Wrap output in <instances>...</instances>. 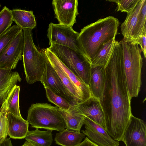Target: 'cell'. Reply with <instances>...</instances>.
Here are the masks:
<instances>
[{
  "label": "cell",
  "instance_id": "cell-1",
  "mask_svg": "<svg viewBox=\"0 0 146 146\" xmlns=\"http://www.w3.org/2000/svg\"><path fill=\"white\" fill-rule=\"evenodd\" d=\"M106 80L100 100L105 114L106 130L117 141H122L125 130L133 115L123 66L122 49L115 42L106 66Z\"/></svg>",
  "mask_w": 146,
  "mask_h": 146
},
{
  "label": "cell",
  "instance_id": "cell-2",
  "mask_svg": "<svg viewBox=\"0 0 146 146\" xmlns=\"http://www.w3.org/2000/svg\"><path fill=\"white\" fill-rule=\"evenodd\" d=\"M119 24L118 19L109 16L81 29L78 39L84 54L90 62L104 43L115 38Z\"/></svg>",
  "mask_w": 146,
  "mask_h": 146
},
{
  "label": "cell",
  "instance_id": "cell-3",
  "mask_svg": "<svg viewBox=\"0 0 146 146\" xmlns=\"http://www.w3.org/2000/svg\"><path fill=\"white\" fill-rule=\"evenodd\" d=\"M24 44L22 58L25 79L27 83L33 84L41 80L48 62L42 50L39 52L34 44L32 30L23 29Z\"/></svg>",
  "mask_w": 146,
  "mask_h": 146
},
{
  "label": "cell",
  "instance_id": "cell-4",
  "mask_svg": "<svg viewBox=\"0 0 146 146\" xmlns=\"http://www.w3.org/2000/svg\"><path fill=\"white\" fill-rule=\"evenodd\" d=\"M119 42L122 49L124 69L129 93L131 98L137 97L141 85V51L138 45L133 44L123 39Z\"/></svg>",
  "mask_w": 146,
  "mask_h": 146
},
{
  "label": "cell",
  "instance_id": "cell-5",
  "mask_svg": "<svg viewBox=\"0 0 146 146\" xmlns=\"http://www.w3.org/2000/svg\"><path fill=\"white\" fill-rule=\"evenodd\" d=\"M58 108L48 103L33 104L29 108L27 120L33 128L61 131L66 124Z\"/></svg>",
  "mask_w": 146,
  "mask_h": 146
},
{
  "label": "cell",
  "instance_id": "cell-6",
  "mask_svg": "<svg viewBox=\"0 0 146 146\" xmlns=\"http://www.w3.org/2000/svg\"><path fill=\"white\" fill-rule=\"evenodd\" d=\"M48 48L66 67L88 86L92 67L83 53L56 44H51Z\"/></svg>",
  "mask_w": 146,
  "mask_h": 146
},
{
  "label": "cell",
  "instance_id": "cell-7",
  "mask_svg": "<svg viewBox=\"0 0 146 146\" xmlns=\"http://www.w3.org/2000/svg\"><path fill=\"white\" fill-rule=\"evenodd\" d=\"M47 31L49 45L66 46L83 54L78 39L79 33L74 31L72 27L50 23Z\"/></svg>",
  "mask_w": 146,
  "mask_h": 146
},
{
  "label": "cell",
  "instance_id": "cell-8",
  "mask_svg": "<svg viewBox=\"0 0 146 146\" xmlns=\"http://www.w3.org/2000/svg\"><path fill=\"white\" fill-rule=\"evenodd\" d=\"M24 44V34L21 29L0 56V68L11 70L16 68L23 59Z\"/></svg>",
  "mask_w": 146,
  "mask_h": 146
},
{
  "label": "cell",
  "instance_id": "cell-9",
  "mask_svg": "<svg viewBox=\"0 0 146 146\" xmlns=\"http://www.w3.org/2000/svg\"><path fill=\"white\" fill-rule=\"evenodd\" d=\"M52 4L59 24L72 27L79 14L77 0H53Z\"/></svg>",
  "mask_w": 146,
  "mask_h": 146
},
{
  "label": "cell",
  "instance_id": "cell-10",
  "mask_svg": "<svg viewBox=\"0 0 146 146\" xmlns=\"http://www.w3.org/2000/svg\"><path fill=\"white\" fill-rule=\"evenodd\" d=\"M122 141L126 146H146V125L133 115L125 130Z\"/></svg>",
  "mask_w": 146,
  "mask_h": 146
},
{
  "label": "cell",
  "instance_id": "cell-11",
  "mask_svg": "<svg viewBox=\"0 0 146 146\" xmlns=\"http://www.w3.org/2000/svg\"><path fill=\"white\" fill-rule=\"evenodd\" d=\"M42 50L49 62L60 70L74 85L81 95L84 102L94 96L89 86L66 67L48 48Z\"/></svg>",
  "mask_w": 146,
  "mask_h": 146
},
{
  "label": "cell",
  "instance_id": "cell-12",
  "mask_svg": "<svg viewBox=\"0 0 146 146\" xmlns=\"http://www.w3.org/2000/svg\"><path fill=\"white\" fill-rule=\"evenodd\" d=\"M84 125L85 129L82 132L98 146H119V141L113 139L105 129L86 117Z\"/></svg>",
  "mask_w": 146,
  "mask_h": 146
},
{
  "label": "cell",
  "instance_id": "cell-13",
  "mask_svg": "<svg viewBox=\"0 0 146 146\" xmlns=\"http://www.w3.org/2000/svg\"><path fill=\"white\" fill-rule=\"evenodd\" d=\"M76 106L86 117L106 129L104 113L100 100L93 96Z\"/></svg>",
  "mask_w": 146,
  "mask_h": 146
},
{
  "label": "cell",
  "instance_id": "cell-14",
  "mask_svg": "<svg viewBox=\"0 0 146 146\" xmlns=\"http://www.w3.org/2000/svg\"><path fill=\"white\" fill-rule=\"evenodd\" d=\"M40 81L44 88H49L56 94L67 100L70 103L63 84L54 68L48 61Z\"/></svg>",
  "mask_w": 146,
  "mask_h": 146
},
{
  "label": "cell",
  "instance_id": "cell-15",
  "mask_svg": "<svg viewBox=\"0 0 146 146\" xmlns=\"http://www.w3.org/2000/svg\"><path fill=\"white\" fill-rule=\"evenodd\" d=\"M106 80L105 66L92 67L88 86L94 97L101 100L105 88Z\"/></svg>",
  "mask_w": 146,
  "mask_h": 146
},
{
  "label": "cell",
  "instance_id": "cell-16",
  "mask_svg": "<svg viewBox=\"0 0 146 146\" xmlns=\"http://www.w3.org/2000/svg\"><path fill=\"white\" fill-rule=\"evenodd\" d=\"M58 110L64 121L66 129L80 132L86 117L78 109L76 105H72L67 110L59 108Z\"/></svg>",
  "mask_w": 146,
  "mask_h": 146
},
{
  "label": "cell",
  "instance_id": "cell-17",
  "mask_svg": "<svg viewBox=\"0 0 146 146\" xmlns=\"http://www.w3.org/2000/svg\"><path fill=\"white\" fill-rule=\"evenodd\" d=\"M144 0H139L134 9L127 13L126 18L120 27L123 39L134 44L135 28L139 12Z\"/></svg>",
  "mask_w": 146,
  "mask_h": 146
},
{
  "label": "cell",
  "instance_id": "cell-18",
  "mask_svg": "<svg viewBox=\"0 0 146 146\" xmlns=\"http://www.w3.org/2000/svg\"><path fill=\"white\" fill-rule=\"evenodd\" d=\"M8 124V135L14 139L25 138L28 133L29 123L23 117H16L8 112L7 115Z\"/></svg>",
  "mask_w": 146,
  "mask_h": 146
},
{
  "label": "cell",
  "instance_id": "cell-19",
  "mask_svg": "<svg viewBox=\"0 0 146 146\" xmlns=\"http://www.w3.org/2000/svg\"><path fill=\"white\" fill-rule=\"evenodd\" d=\"M85 136L82 132L66 129L56 133L54 141L62 146H78Z\"/></svg>",
  "mask_w": 146,
  "mask_h": 146
},
{
  "label": "cell",
  "instance_id": "cell-20",
  "mask_svg": "<svg viewBox=\"0 0 146 146\" xmlns=\"http://www.w3.org/2000/svg\"><path fill=\"white\" fill-rule=\"evenodd\" d=\"M11 13L13 21L20 28L32 30L36 27V24L33 11L14 9L11 10Z\"/></svg>",
  "mask_w": 146,
  "mask_h": 146
},
{
  "label": "cell",
  "instance_id": "cell-21",
  "mask_svg": "<svg viewBox=\"0 0 146 146\" xmlns=\"http://www.w3.org/2000/svg\"><path fill=\"white\" fill-rule=\"evenodd\" d=\"M115 38L104 43L96 55L90 60L92 67L99 66L105 67L111 56L115 40Z\"/></svg>",
  "mask_w": 146,
  "mask_h": 146
},
{
  "label": "cell",
  "instance_id": "cell-22",
  "mask_svg": "<svg viewBox=\"0 0 146 146\" xmlns=\"http://www.w3.org/2000/svg\"><path fill=\"white\" fill-rule=\"evenodd\" d=\"M52 131H42L36 128L29 131L25 138L34 146H50L53 141Z\"/></svg>",
  "mask_w": 146,
  "mask_h": 146
},
{
  "label": "cell",
  "instance_id": "cell-23",
  "mask_svg": "<svg viewBox=\"0 0 146 146\" xmlns=\"http://www.w3.org/2000/svg\"><path fill=\"white\" fill-rule=\"evenodd\" d=\"M21 80L19 73L15 71L11 72L0 81V105L5 102L14 87Z\"/></svg>",
  "mask_w": 146,
  "mask_h": 146
},
{
  "label": "cell",
  "instance_id": "cell-24",
  "mask_svg": "<svg viewBox=\"0 0 146 146\" xmlns=\"http://www.w3.org/2000/svg\"><path fill=\"white\" fill-rule=\"evenodd\" d=\"M146 0L139 12L135 28L134 44L139 45L142 36L146 34Z\"/></svg>",
  "mask_w": 146,
  "mask_h": 146
},
{
  "label": "cell",
  "instance_id": "cell-25",
  "mask_svg": "<svg viewBox=\"0 0 146 146\" xmlns=\"http://www.w3.org/2000/svg\"><path fill=\"white\" fill-rule=\"evenodd\" d=\"M20 86L16 85L9 94L6 101L8 112L18 117L22 118L19 109Z\"/></svg>",
  "mask_w": 146,
  "mask_h": 146
},
{
  "label": "cell",
  "instance_id": "cell-26",
  "mask_svg": "<svg viewBox=\"0 0 146 146\" xmlns=\"http://www.w3.org/2000/svg\"><path fill=\"white\" fill-rule=\"evenodd\" d=\"M21 29L17 25H14L0 36V56Z\"/></svg>",
  "mask_w": 146,
  "mask_h": 146
},
{
  "label": "cell",
  "instance_id": "cell-27",
  "mask_svg": "<svg viewBox=\"0 0 146 146\" xmlns=\"http://www.w3.org/2000/svg\"><path fill=\"white\" fill-rule=\"evenodd\" d=\"M44 88L48 101L55 105L58 108L67 110L72 105L68 101L64 98L56 94L49 88Z\"/></svg>",
  "mask_w": 146,
  "mask_h": 146
},
{
  "label": "cell",
  "instance_id": "cell-28",
  "mask_svg": "<svg viewBox=\"0 0 146 146\" xmlns=\"http://www.w3.org/2000/svg\"><path fill=\"white\" fill-rule=\"evenodd\" d=\"M7 113V103L5 101L0 108V143L3 142L7 138L8 135Z\"/></svg>",
  "mask_w": 146,
  "mask_h": 146
},
{
  "label": "cell",
  "instance_id": "cell-29",
  "mask_svg": "<svg viewBox=\"0 0 146 146\" xmlns=\"http://www.w3.org/2000/svg\"><path fill=\"white\" fill-rule=\"evenodd\" d=\"M13 21L11 10L5 6L0 11V36L11 27Z\"/></svg>",
  "mask_w": 146,
  "mask_h": 146
},
{
  "label": "cell",
  "instance_id": "cell-30",
  "mask_svg": "<svg viewBox=\"0 0 146 146\" xmlns=\"http://www.w3.org/2000/svg\"><path fill=\"white\" fill-rule=\"evenodd\" d=\"M107 1L115 3L117 5V11L129 13L135 7L139 0H111Z\"/></svg>",
  "mask_w": 146,
  "mask_h": 146
},
{
  "label": "cell",
  "instance_id": "cell-31",
  "mask_svg": "<svg viewBox=\"0 0 146 146\" xmlns=\"http://www.w3.org/2000/svg\"><path fill=\"white\" fill-rule=\"evenodd\" d=\"M139 45L140 46L141 52L143 53L145 58L146 57V34L144 35L141 38Z\"/></svg>",
  "mask_w": 146,
  "mask_h": 146
},
{
  "label": "cell",
  "instance_id": "cell-32",
  "mask_svg": "<svg viewBox=\"0 0 146 146\" xmlns=\"http://www.w3.org/2000/svg\"><path fill=\"white\" fill-rule=\"evenodd\" d=\"M11 69L8 68H0V81L12 72Z\"/></svg>",
  "mask_w": 146,
  "mask_h": 146
},
{
  "label": "cell",
  "instance_id": "cell-33",
  "mask_svg": "<svg viewBox=\"0 0 146 146\" xmlns=\"http://www.w3.org/2000/svg\"><path fill=\"white\" fill-rule=\"evenodd\" d=\"M78 146H99L90 140L87 137Z\"/></svg>",
  "mask_w": 146,
  "mask_h": 146
},
{
  "label": "cell",
  "instance_id": "cell-34",
  "mask_svg": "<svg viewBox=\"0 0 146 146\" xmlns=\"http://www.w3.org/2000/svg\"><path fill=\"white\" fill-rule=\"evenodd\" d=\"M0 146H13L11 140L7 138L3 142L0 143Z\"/></svg>",
  "mask_w": 146,
  "mask_h": 146
},
{
  "label": "cell",
  "instance_id": "cell-35",
  "mask_svg": "<svg viewBox=\"0 0 146 146\" xmlns=\"http://www.w3.org/2000/svg\"><path fill=\"white\" fill-rule=\"evenodd\" d=\"M22 146H34L31 143L26 141Z\"/></svg>",
  "mask_w": 146,
  "mask_h": 146
},
{
  "label": "cell",
  "instance_id": "cell-36",
  "mask_svg": "<svg viewBox=\"0 0 146 146\" xmlns=\"http://www.w3.org/2000/svg\"><path fill=\"white\" fill-rule=\"evenodd\" d=\"M1 5L0 4V8H1Z\"/></svg>",
  "mask_w": 146,
  "mask_h": 146
}]
</instances>
